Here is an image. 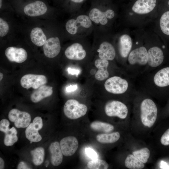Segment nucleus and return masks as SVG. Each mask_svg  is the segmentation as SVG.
Instances as JSON below:
<instances>
[{"mask_svg": "<svg viewBox=\"0 0 169 169\" xmlns=\"http://www.w3.org/2000/svg\"><path fill=\"white\" fill-rule=\"evenodd\" d=\"M141 118L144 125L151 127L157 117V109L154 101L150 99H144L141 105Z\"/></svg>", "mask_w": 169, "mask_h": 169, "instance_id": "nucleus-5", "label": "nucleus"}, {"mask_svg": "<svg viewBox=\"0 0 169 169\" xmlns=\"http://www.w3.org/2000/svg\"><path fill=\"white\" fill-rule=\"evenodd\" d=\"M34 128L38 131L41 129L43 126V123L41 117L37 116L33 119V123Z\"/></svg>", "mask_w": 169, "mask_h": 169, "instance_id": "nucleus-34", "label": "nucleus"}, {"mask_svg": "<svg viewBox=\"0 0 169 169\" xmlns=\"http://www.w3.org/2000/svg\"><path fill=\"white\" fill-rule=\"evenodd\" d=\"M47 8L46 4L40 1H37L26 5L24 8L25 13L30 17L42 15L46 13Z\"/></svg>", "mask_w": 169, "mask_h": 169, "instance_id": "nucleus-18", "label": "nucleus"}, {"mask_svg": "<svg viewBox=\"0 0 169 169\" xmlns=\"http://www.w3.org/2000/svg\"><path fill=\"white\" fill-rule=\"evenodd\" d=\"M160 0H134L131 8L133 12L139 14L149 13L158 6Z\"/></svg>", "mask_w": 169, "mask_h": 169, "instance_id": "nucleus-9", "label": "nucleus"}, {"mask_svg": "<svg viewBox=\"0 0 169 169\" xmlns=\"http://www.w3.org/2000/svg\"><path fill=\"white\" fill-rule=\"evenodd\" d=\"M128 60L129 64L134 65L137 64L145 65L147 63L148 51L146 48L141 46L133 49L128 56Z\"/></svg>", "mask_w": 169, "mask_h": 169, "instance_id": "nucleus-14", "label": "nucleus"}, {"mask_svg": "<svg viewBox=\"0 0 169 169\" xmlns=\"http://www.w3.org/2000/svg\"><path fill=\"white\" fill-rule=\"evenodd\" d=\"M47 81V78L44 75L28 74L21 78L20 84L23 88L27 90L31 88L36 89L46 84Z\"/></svg>", "mask_w": 169, "mask_h": 169, "instance_id": "nucleus-10", "label": "nucleus"}, {"mask_svg": "<svg viewBox=\"0 0 169 169\" xmlns=\"http://www.w3.org/2000/svg\"><path fill=\"white\" fill-rule=\"evenodd\" d=\"M32 156L33 163L36 166L41 165L43 162L44 156V150L42 147H37L30 152Z\"/></svg>", "mask_w": 169, "mask_h": 169, "instance_id": "nucleus-30", "label": "nucleus"}, {"mask_svg": "<svg viewBox=\"0 0 169 169\" xmlns=\"http://www.w3.org/2000/svg\"><path fill=\"white\" fill-rule=\"evenodd\" d=\"M60 144L63 155L66 156L74 155L79 146L77 139L73 136H68L63 138L60 141Z\"/></svg>", "mask_w": 169, "mask_h": 169, "instance_id": "nucleus-15", "label": "nucleus"}, {"mask_svg": "<svg viewBox=\"0 0 169 169\" xmlns=\"http://www.w3.org/2000/svg\"><path fill=\"white\" fill-rule=\"evenodd\" d=\"M120 135L118 132L109 134H101L98 135L96 137L97 141L104 144L112 143L116 142L119 139Z\"/></svg>", "mask_w": 169, "mask_h": 169, "instance_id": "nucleus-25", "label": "nucleus"}, {"mask_svg": "<svg viewBox=\"0 0 169 169\" xmlns=\"http://www.w3.org/2000/svg\"><path fill=\"white\" fill-rule=\"evenodd\" d=\"M93 5L87 12L94 26V31L110 32L116 17V10L110 5Z\"/></svg>", "mask_w": 169, "mask_h": 169, "instance_id": "nucleus-1", "label": "nucleus"}, {"mask_svg": "<svg viewBox=\"0 0 169 169\" xmlns=\"http://www.w3.org/2000/svg\"><path fill=\"white\" fill-rule=\"evenodd\" d=\"M4 168V162L3 159L0 158V169H3Z\"/></svg>", "mask_w": 169, "mask_h": 169, "instance_id": "nucleus-43", "label": "nucleus"}, {"mask_svg": "<svg viewBox=\"0 0 169 169\" xmlns=\"http://www.w3.org/2000/svg\"><path fill=\"white\" fill-rule=\"evenodd\" d=\"M38 131L34 128L33 123H30L27 127L25 131V136L31 143L40 141L42 140V137Z\"/></svg>", "mask_w": 169, "mask_h": 169, "instance_id": "nucleus-26", "label": "nucleus"}, {"mask_svg": "<svg viewBox=\"0 0 169 169\" xmlns=\"http://www.w3.org/2000/svg\"><path fill=\"white\" fill-rule=\"evenodd\" d=\"M65 24V29L74 40L86 38L94 31L93 23L87 12L79 11L73 13Z\"/></svg>", "mask_w": 169, "mask_h": 169, "instance_id": "nucleus-2", "label": "nucleus"}, {"mask_svg": "<svg viewBox=\"0 0 169 169\" xmlns=\"http://www.w3.org/2000/svg\"><path fill=\"white\" fill-rule=\"evenodd\" d=\"M87 166L90 169H107L109 166L106 161L97 159L89 161Z\"/></svg>", "mask_w": 169, "mask_h": 169, "instance_id": "nucleus-32", "label": "nucleus"}, {"mask_svg": "<svg viewBox=\"0 0 169 169\" xmlns=\"http://www.w3.org/2000/svg\"><path fill=\"white\" fill-rule=\"evenodd\" d=\"M9 122L8 120L2 119L0 122V131L5 133L9 129Z\"/></svg>", "mask_w": 169, "mask_h": 169, "instance_id": "nucleus-35", "label": "nucleus"}, {"mask_svg": "<svg viewBox=\"0 0 169 169\" xmlns=\"http://www.w3.org/2000/svg\"><path fill=\"white\" fill-rule=\"evenodd\" d=\"M125 164L126 167L130 169H141L144 167V163L132 154H129L127 156Z\"/></svg>", "mask_w": 169, "mask_h": 169, "instance_id": "nucleus-27", "label": "nucleus"}, {"mask_svg": "<svg viewBox=\"0 0 169 169\" xmlns=\"http://www.w3.org/2000/svg\"><path fill=\"white\" fill-rule=\"evenodd\" d=\"M132 154L143 163H146L150 157V152L146 147L132 152Z\"/></svg>", "mask_w": 169, "mask_h": 169, "instance_id": "nucleus-31", "label": "nucleus"}, {"mask_svg": "<svg viewBox=\"0 0 169 169\" xmlns=\"http://www.w3.org/2000/svg\"><path fill=\"white\" fill-rule=\"evenodd\" d=\"M94 64L98 69L95 75V78L99 81L106 79L109 76L107 70L109 61L97 57L95 60Z\"/></svg>", "mask_w": 169, "mask_h": 169, "instance_id": "nucleus-20", "label": "nucleus"}, {"mask_svg": "<svg viewBox=\"0 0 169 169\" xmlns=\"http://www.w3.org/2000/svg\"><path fill=\"white\" fill-rule=\"evenodd\" d=\"M2 0H0V8H1L2 6Z\"/></svg>", "mask_w": 169, "mask_h": 169, "instance_id": "nucleus-45", "label": "nucleus"}, {"mask_svg": "<svg viewBox=\"0 0 169 169\" xmlns=\"http://www.w3.org/2000/svg\"><path fill=\"white\" fill-rule=\"evenodd\" d=\"M45 55L49 58L56 57L60 53L61 45L59 38L57 36L51 37L46 40L43 45Z\"/></svg>", "mask_w": 169, "mask_h": 169, "instance_id": "nucleus-13", "label": "nucleus"}, {"mask_svg": "<svg viewBox=\"0 0 169 169\" xmlns=\"http://www.w3.org/2000/svg\"><path fill=\"white\" fill-rule=\"evenodd\" d=\"M53 93V87L45 84L35 89L30 95L31 101L33 103H37L43 99L49 97Z\"/></svg>", "mask_w": 169, "mask_h": 169, "instance_id": "nucleus-21", "label": "nucleus"}, {"mask_svg": "<svg viewBox=\"0 0 169 169\" xmlns=\"http://www.w3.org/2000/svg\"><path fill=\"white\" fill-rule=\"evenodd\" d=\"M160 142L163 145L166 146L169 145V128L162 136Z\"/></svg>", "mask_w": 169, "mask_h": 169, "instance_id": "nucleus-36", "label": "nucleus"}, {"mask_svg": "<svg viewBox=\"0 0 169 169\" xmlns=\"http://www.w3.org/2000/svg\"><path fill=\"white\" fill-rule=\"evenodd\" d=\"M128 84L125 79L118 76H114L107 79L104 84L105 90L115 94H121L127 90Z\"/></svg>", "mask_w": 169, "mask_h": 169, "instance_id": "nucleus-7", "label": "nucleus"}, {"mask_svg": "<svg viewBox=\"0 0 169 169\" xmlns=\"http://www.w3.org/2000/svg\"><path fill=\"white\" fill-rule=\"evenodd\" d=\"M74 4L79 5L83 3L85 0H70Z\"/></svg>", "mask_w": 169, "mask_h": 169, "instance_id": "nucleus-41", "label": "nucleus"}, {"mask_svg": "<svg viewBox=\"0 0 169 169\" xmlns=\"http://www.w3.org/2000/svg\"><path fill=\"white\" fill-rule=\"evenodd\" d=\"M77 87L76 85H70L66 87V90L68 92L73 91L77 89Z\"/></svg>", "mask_w": 169, "mask_h": 169, "instance_id": "nucleus-39", "label": "nucleus"}, {"mask_svg": "<svg viewBox=\"0 0 169 169\" xmlns=\"http://www.w3.org/2000/svg\"><path fill=\"white\" fill-rule=\"evenodd\" d=\"M5 54L9 61L18 63L24 62L28 57L26 51L22 48L9 47L6 49Z\"/></svg>", "mask_w": 169, "mask_h": 169, "instance_id": "nucleus-16", "label": "nucleus"}, {"mask_svg": "<svg viewBox=\"0 0 169 169\" xmlns=\"http://www.w3.org/2000/svg\"><path fill=\"white\" fill-rule=\"evenodd\" d=\"M87 38L74 40V42L65 49L64 54L68 59L80 61L87 57L88 52L86 47L89 44Z\"/></svg>", "mask_w": 169, "mask_h": 169, "instance_id": "nucleus-4", "label": "nucleus"}, {"mask_svg": "<svg viewBox=\"0 0 169 169\" xmlns=\"http://www.w3.org/2000/svg\"><path fill=\"white\" fill-rule=\"evenodd\" d=\"M68 73L71 74H79V71L76 69L69 68L68 69Z\"/></svg>", "mask_w": 169, "mask_h": 169, "instance_id": "nucleus-40", "label": "nucleus"}, {"mask_svg": "<svg viewBox=\"0 0 169 169\" xmlns=\"http://www.w3.org/2000/svg\"><path fill=\"white\" fill-rule=\"evenodd\" d=\"M158 7L162 12L159 21L160 31L163 39L169 42V8L161 2Z\"/></svg>", "mask_w": 169, "mask_h": 169, "instance_id": "nucleus-12", "label": "nucleus"}, {"mask_svg": "<svg viewBox=\"0 0 169 169\" xmlns=\"http://www.w3.org/2000/svg\"><path fill=\"white\" fill-rule=\"evenodd\" d=\"M88 108L85 104L79 103L75 99H69L65 102L63 108L65 115L68 118L74 120L85 115Z\"/></svg>", "mask_w": 169, "mask_h": 169, "instance_id": "nucleus-6", "label": "nucleus"}, {"mask_svg": "<svg viewBox=\"0 0 169 169\" xmlns=\"http://www.w3.org/2000/svg\"><path fill=\"white\" fill-rule=\"evenodd\" d=\"M8 117L10 121L14 122L15 126L18 128L27 127L31 120V115L28 113L16 109H12L9 111Z\"/></svg>", "mask_w": 169, "mask_h": 169, "instance_id": "nucleus-11", "label": "nucleus"}, {"mask_svg": "<svg viewBox=\"0 0 169 169\" xmlns=\"http://www.w3.org/2000/svg\"><path fill=\"white\" fill-rule=\"evenodd\" d=\"M30 38L33 43L38 46L44 45L46 41V37L42 30L36 27L32 29L30 33Z\"/></svg>", "mask_w": 169, "mask_h": 169, "instance_id": "nucleus-24", "label": "nucleus"}, {"mask_svg": "<svg viewBox=\"0 0 169 169\" xmlns=\"http://www.w3.org/2000/svg\"><path fill=\"white\" fill-rule=\"evenodd\" d=\"M155 84L160 87L169 85V67L164 68L158 71L154 77Z\"/></svg>", "mask_w": 169, "mask_h": 169, "instance_id": "nucleus-23", "label": "nucleus"}, {"mask_svg": "<svg viewBox=\"0 0 169 169\" xmlns=\"http://www.w3.org/2000/svg\"><path fill=\"white\" fill-rule=\"evenodd\" d=\"M117 39L118 50L120 56L123 58L129 55L132 45V40L128 34L122 33L115 38Z\"/></svg>", "mask_w": 169, "mask_h": 169, "instance_id": "nucleus-17", "label": "nucleus"}, {"mask_svg": "<svg viewBox=\"0 0 169 169\" xmlns=\"http://www.w3.org/2000/svg\"><path fill=\"white\" fill-rule=\"evenodd\" d=\"M160 2L164 4L169 8V0H160Z\"/></svg>", "mask_w": 169, "mask_h": 169, "instance_id": "nucleus-42", "label": "nucleus"}, {"mask_svg": "<svg viewBox=\"0 0 169 169\" xmlns=\"http://www.w3.org/2000/svg\"><path fill=\"white\" fill-rule=\"evenodd\" d=\"M93 44L95 46L97 57L109 61L113 60L116 56L115 47L110 41L113 37L110 32L93 31Z\"/></svg>", "mask_w": 169, "mask_h": 169, "instance_id": "nucleus-3", "label": "nucleus"}, {"mask_svg": "<svg viewBox=\"0 0 169 169\" xmlns=\"http://www.w3.org/2000/svg\"><path fill=\"white\" fill-rule=\"evenodd\" d=\"M49 149L51 164L54 166L59 165L62 161L63 155L60 143L57 141L52 142L50 145Z\"/></svg>", "mask_w": 169, "mask_h": 169, "instance_id": "nucleus-22", "label": "nucleus"}, {"mask_svg": "<svg viewBox=\"0 0 169 169\" xmlns=\"http://www.w3.org/2000/svg\"><path fill=\"white\" fill-rule=\"evenodd\" d=\"M147 51V63L150 66L155 67L162 63L164 56L163 51L161 48L154 46L151 48Z\"/></svg>", "mask_w": 169, "mask_h": 169, "instance_id": "nucleus-19", "label": "nucleus"}, {"mask_svg": "<svg viewBox=\"0 0 169 169\" xmlns=\"http://www.w3.org/2000/svg\"><path fill=\"white\" fill-rule=\"evenodd\" d=\"M9 26L6 22L2 18H0V36L3 37L8 33L9 30Z\"/></svg>", "mask_w": 169, "mask_h": 169, "instance_id": "nucleus-33", "label": "nucleus"}, {"mask_svg": "<svg viewBox=\"0 0 169 169\" xmlns=\"http://www.w3.org/2000/svg\"><path fill=\"white\" fill-rule=\"evenodd\" d=\"M3 77V74L1 72L0 73V81L2 79Z\"/></svg>", "mask_w": 169, "mask_h": 169, "instance_id": "nucleus-44", "label": "nucleus"}, {"mask_svg": "<svg viewBox=\"0 0 169 169\" xmlns=\"http://www.w3.org/2000/svg\"><path fill=\"white\" fill-rule=\"evenodd\" d=\"M17 168L18 169H31L26 163L23 161H21L19 163Z\"/></svg>", "mask_w": 169, "mask_h": 169, "instance_id": "nucleus-38", "label": "nucleus"}, {"mask_svg": "<svg viewBox=\"0 0 169 169\" xmlns=\"http://www.w3.org/2000/svg\"><path fill=\"white\" fill-rule=\"evenodd\" d=\"M85 152L87 156L92 160L97 159L98 155L97 153L92 148H86Z\"/></svg>", "mask_w": 169, "mask_h": 169, "instance_id": "nucleus-37", "label": "nucleus"}, {"mask_svg": "<svg viewBox=\"0 0 169 169\" xmlns=\"http://www.w3.org/2000/svg\"><path fill=\"white\" fill-rule=\"evenodd\" d=\"M91 128L95 131L109 132L114 129V126L112 125L105 122L95 121L92 122L90 125Z\"/></svg>", "mask_w": 169, "mask_h": 169, "instance_id": "nucleus-28", "label": "nucleus"}, {"mask_svg": "<svg viewBox=\"0 0 169 169\" xmlns=\"http://www.w3.org/2000/svg\"><path fill=\"white\" fill-rule=\"evenodd\" d=\"M105 111L109 116H117L121 119L125 118L128 113L126 106L123 103L117 100L107 102L105 106Z\"/></svg>", "mask_w": 169, "mask_h": 169, "instance_id": "nucleus-8", "label": "nucleus"}, {"mask_svg": "<svg viewBox=\"0 0 169 169\" xmlns=\"http://www.w3.org/2000/svg\"><path fill=\"white\" fill-rule=\"evenodd\" d=\"M5 134L4 143L5 146H12L18 141L17 132L14 127L9 129Z\"/></svg>", "mask_w": 169, "mask_h": 169, "instance_id": "nucleus-29", "label": "nucleus"}]
</instances>
